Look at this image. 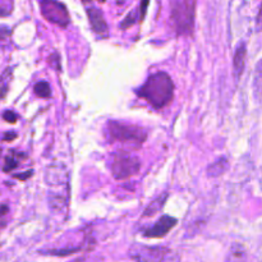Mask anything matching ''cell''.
<instances>
[{"label": "cell", "instance_id": "cell-14", "mask_svg": "<svg viewBox=\"0 0 262 262\" xmlns=\"http://www.w3.org/2000/svg\"><path fill=\"white\" fill-rule=\"evenodd\" d=\"M10 79H12V68H8L0 77V99H3L7 95Z\"/></svg>", "mask_w": 262, "mask_h": 262}, {"label": "cell", "instance_id": "cell-19", "mask_svg": "<svg viewBox=\"0 0 262 262\" xmlns=\"http://www.w3.org/2000/svg\"><path fill=\"white\" fill-rule=\"evenodd\" d=\"M150 0H141V5H140V20H142L145 18L146 12H147V7Z\"/></svg>", "mask_w": 262, "mask_h": 262}, {"label": "cell", "instance_id": "cell-23", "mask_svg": "<svg viewBox=\"0 0 262 262\" xmlns=\"http://www.w3.org/2000/svg\"><path fill=\"white\" fill-rule=\"evenodd\" d=\"M17 137V133L15 132H8L4 135V141H7V142H10V141H13L14 138Z\"/></svg>", "mask_w": 262, "mask_h": 262}, {"label": "cell", "instance_id": "cell-21", "mask_svg": "<svg viewBox=\"0 0 262 262\" xmlns=\"http://www.w3.org/2000/svg\"><path fill=\"white\" fill-rule=\"evenodd\" d=\"M10 36V30L8 27H0V42L7 40Z\"/></svg>", "mask_w": 262, "mask_h": 262}, {"label": "cell", "instance_id": "cell-7", "mask_svg": "<svg viewBox=\"0 0 262 262\" xmlns=\"http://www.w3.org/2000/svg\"><path fill=\"white\" fill-rule=\"evenodd\" d=\"M177 225V219L176 217L168 216V215H164L160 219L156 222V224L152 228L146 230L143 233V235L147 238H161L165 237L171 229Z\"/></svg>", "mask_w": 262, "mask_h": 262}, {"label": "cell", "instance_id": "cell-18", "mask_svg": "<svg viewBox=\"0 0 262 262\" xmlns=\"http://www.w3.org/2000/svg\"><path fill=\"white\" fill-rule=\"evenodd\" d=\"M3 118H4V120H7L8 123H15L18 119V115L15 114L14 112H12V110H7V112L3 114Z\"/></svg>", "mask_w": 262, "mask_h": 262}, {"label": "cell", "instance_id": "cell-16", "mask_svg": "<svg viewBox=\"0 0 262 262\" xmlns=\"http://www.w3.org/2000/svg\"><path fill=\"white\" fill-rule=\"evenodd\" d=\"M137 18L140 19V17H137V12H130L129 14L125 17V19L123 20L122 25H120V27L122 28H128L130 27L132 25H135L136 22H137Z\"/></svg>", "mask_w": 262, "mask_h": 262}, {"label": "cell", "instance_id": "cell-4", "mask_svg": "<svg viewBox=\"0 0 262 262\" xmlns=\"http://www.w3.org/2000/svg\"><path fill=\"white\" fill-rule=\"evenodd\" d=\"M129 256L136 262H181V256L177 251L163 246L133 245Z\"/></svg>", "mask_w": 262, "mask_h": 262}, {"label": "cell", "instance_id": "cell-5", "mask_svg": "<svg viewBox=\"0 0 262 262\" xmlns=\"http://www.w3.org/2000/svg\"><path fill=\"white\" fill-rule=\"evenodd\" d=\"M141 169V160L128 152L115 154L112 163V174L118 181H125L136 176Z\"/></svg>", "mask_w": 262, "mask_h": 262}, {"label": "cell", "instance_id": "cell-6", "mask_svg": "<svg viewBox=\"0 0 262 262\" xmlns=\"http://www.w3.org/2000/svg\"><path fill=\"white\" fill-rule=\"evenodd\" d=\"M41 14L49 22L60 27H67L71 22V17L66 5L58 0H38Z\"/></svg>", "mask_w": 262, "mask_h": 262}, {"label": "cell", "instance_id": "cell-13", "mask_svg": "<svg viewBox=\"0 0 262 262\" xmlns=\"http://www.w3.org/2000/svg\"><path fill=\"white\" fill-rule=\"evenodd\" d=\"M33 91L37 95L38 97H42V99H49L51 97V89L50 84L45 81H40L35 84L33 87Z\"/></svg>", "mask_w": 262, "mask_h": 262}, {"label": "cell", "instance_id": "cell-8", "mask_svg": "<svg viewBox=\"0 0 262 262\" xmlns=\"http://www.w3.org/2000/svg\"><path fill=\"white\" fill-rule=\"evenodd\" d=\"M87 15H89L90 23H91V27L92 30H94V32L100 36L106 35L107 25L101 10L94 7L89 8V9H87Z\"/></svg>", "mask_w": 262, "mask_h": 262}, {"label": "cell", "instance_id": "cell-10", "mask_svg": "<svg viewBox=\"0 0 262 262\" xmlns=\"http://www.w3.org/2000/svg\"><path fill=\"white\" fill-rule=\"evenodd\" d=\"M228 166H229L228 159L225 158L217 159V160L214 161L211 165H209V168H207V176L214 177V178L223 176V174L228 170Z\"/></svg>", "mask_w": 262, "mask_h": 262}, {"label": "cell", "instance_id": "cell-12", "mask_svg": "<svg viewBox=\"0 0 262 262\" xmlns=\"http://www.w3.org/2000/svg\"><path fill=\"white\" fill-rule=\"evenodd\" d=\"M253 91L256 97L262 96V59L257 63L255 69V76H253Z\"/></svg>", "mask_w": 262, "mask_h": 262}, {"label": "cell", "instance_id": "cell-1", "mask_svg": "<svg viewBox=\"0 0 262 262\" xmlns=\"http://www.w3.org/2000/svg\"><path fill=\"white\" fill-rule=\"evenodd\" d=\"M137 95L155 109H163L174 99V82L165 72H156L137 90Z\"/></svg>", "mask_w": 262, "mask_h": 262}, {"label": "cell", "instance_id": "cell-11", "mask_svg": "<svg viewBox=\"0 0 262 262\" xmlns=\"http://www.w3.org/2000/svg\"><path fill=\"white\" fill-rule=\"evenodd\" d=\"M166 199H168V194L164 193V194H161V196H159L158 199L154 200V201L151 202L147 207H146L143 216H154L155 214H158V212L163 209L164 205H165Z\"/></svg>", "mask_w": 262, "mask_h": 262}, {"label": "cell", "instance_id": "cell-3", "mask_svg": "<svg viewBox=\"0 0 262 262\" xmlns=\"http://www.w3.org/2000/svg\"><path fill=\"white\" fill-rule=\"evenodd\" d=\"M107 133H109L110 140L127 143L133 147L142 146L147 138V132L143 128L135 124L117 122V120H110L107 123Z\"/></svg>", "mask_w": 262, "mask_h": 262}, {"label": "cell", "instance_id": "cell-24", "mask_svg": "<svg viewBox=\"0 0 262 262\" xmlns=\"http://www.w3.org/2000/svg\"><path fill=\"white\" fill-rule=\"evenodd\" d=\"M117 3H118V4H123V3H124V0H117Z\"/></svg>", "mask_w": 262, "mask_h": 262}, {"label": "cell", "instance_id": "cell-2", "mask_svg": "<svg viewBox=\"0 0 262 262\" xmlns=\"http://www.w3.org/2000/svg\"><path fill=\"white\" fill-rule=\"evenodd\" d=\"M197 0H171L170 20L177 35L191 36L194 30Z\"/></svg>", "mask_w": 262, "mask_h": 262}, {"label": "cell", "instance_id": "cell-9", "mask_svg": "<svg viewBox=\"0 0 262 262\" xmlns=\"http://www.w3.org/2000/svg\"><path fill=\"white\" fill-rule=\"evenodd\" d=\"M246 55H247V49H246V43L245 42L238 43L237 49H235L234 58H233V69H234V76H235V78H237V79L241 78L243 71H245Z\"/></svg>", "mask_w": 262, "mask_h": 262}, {"label": "cell", "instance_id": "cell-26", "mask_svg": "<svg viewBox=\"0 0 262 262\" xmlns=\"http://www.w3.org/2000/svg\"><path fill=\"white\" fill-rule=\"evenodd\" d=\"M97 2H100V3H104L105 0H97Z\"/></svg>", "mask_w": 262, "mask_h": 262}, {"label": "cell", "instance_id": "cell-17", "mask_svg": "<svg viewBox=\"0 0 262 262\" xmlns=\"http://www.w3.org/2000/svg\"><path fill=\"white\" fill-rule=\"evenodd\" d=\"M8 212H9V207H8V205H5V204L0 205V228L5 227L4 217L7 216Z\"/></svg>", "mask_w": 262, "mask_h": 262}, {"label": "cell", "instance_id": "cell-15", "mask_svg": "<svg viewBox=\"0 0 262 262\" xmlns=\"http://www.w3.org/2000/svg\"><path fill=\"white\" fill-rule=\"evenodd\" d=\"M18 154L14 152V151H12V152L9 154V155L5 158V163H4V166H3V170L5 171V173H9V171H12L13 169H15L18 166Z\"/></svg>", "mask_w": 262, "mask_h": 262}, {"label": "cell", "instance_id": "cell-20", "mask_svg": "<svg viewBox=\"0 0 262 262\" xmlns=\"http://www.w3.org/2000/svg\"><path fill=\"white\" fill-rule=\"evenodd\" d=\"M10 12H12V4L5 5V3L0 0V15H8Z\"/></svg>", "mask_w": 262, "mask_h": 262}, {"label": "cell", "instance_id": "cell-25", "mask_svg": "<svg viewBox=\"0 0 262 262\" xmlns=\"http://www.w3.org/2000/svg\"><path fill=\"white\" fill-rule=\"evenodd\" d=\"M82 2H83V3H90V2H91V0H82Z\"/></svg>", "mask_w": 262, "mask_h": 262}, {"label": "cell", "instance_id": "cell-22", "mask_svg": "<svg viewBox=\"0 0 262 262\" xmlns=\"http://www.w3.org/2000/svg\"><path fill=\"white\" fill-rule=\"evenodd\" d=\"M31 176H32V170H28V171H26V173H23V174H17V176H14V178L20 179V181H26V179L30 178Z\"/></svg>", "mask_w": 262, "mask_h": 262}]
</instances>
